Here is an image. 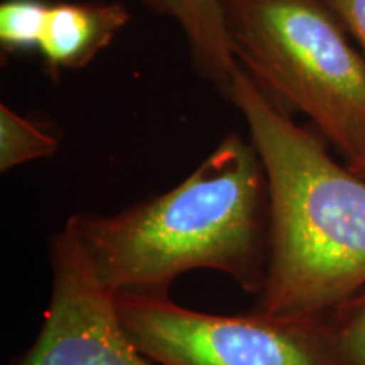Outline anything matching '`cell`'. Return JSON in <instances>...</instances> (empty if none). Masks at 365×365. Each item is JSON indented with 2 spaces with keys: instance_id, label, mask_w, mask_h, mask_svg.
I'll use <instances>...</instances> for the list:
<instances>
[{
  "instance_id": "3957f363",
  "label": "cell",
  "mask_w": 365,
  "mask_h": 365,
  "mask_svg": "<svg viewBox=\"0 0 365 365\" xmlns=\"http://www.w3.org/2000/svg\"><path fill=\"white\" fill-rule=\"evenodd\" d=\"M228 48L266 97L346 163L365 153V58L323 0H218Z\"/></svg>"
},
{
  "instance_id": "8fae6325",
  "label": "cell",
  "mask_w": 365,
  "mask_h": 365,
  "mask_svg": "<svg viewBox=\"0 0 365 365\" xmlns=\"http://www.w3.org/2000/svg\"><path fill=\"white\" fill-rule=\"evenodd\" d=\"M350 38L357 41L365 58V0H323Z\"/></svg>"
},
{
  "instance_id": "ba28073f",
  "label": "cell",
  "mask_w": 365,
  "mask_h": 365,
  "mask_svg": "<svg viewBox=\"0 0 365 365\" xmlns=\"http://www.w3.org/2000/svg\"><path fill=\"white\" fill-rule=\"evenodd\" d=\"M59 150V140L38 122L0 105V171L49 158Z\"/></svg>"
},
{
  "instance_id": "4fadbf2b",
  "label": "cell",
  "mask_w": 365,
  "mask_h": 365,
  "mask_svg": "<svg viewBox=\"0 0 365 365\" xmlns=\"http://www.w3.org/2000/svg\"><path fill=\"white\" fill-rule=\"evenodd\" d=\"M144 2L156 12L166 14V0H144Z\"/></svg>"
},
{
  "instance_id": "7a4b0ae2",
  "label": "cell",
  "mask_w": 365,
  "mask_h": 365,
  "mask_svg": "<svg viewBox=\"0 0 365 365\" xmlns=\"http://www.w3.org/2000/svg\"><path fill=\"white\" fill-rule=\"evenodd\" d=\"M227 98L267 180L269 264L257 309L328 317L365 289V180L333 161L240 66Z\"/></svg>"
},
{
  "instance_id": "52a82bcc",
  "label": "cell",
  "mask_w": 365,
  "mask_h": 365,
  "mask_svg": "<svg viewBox=\"0 0 365 365\" xmlns=\"http://www.w3.org/2000/svg\"><path fill=\"white\" fill-rule=\"evenodd\" d=\"M166 14L180 22L196 70L227 97L239 65L228 48L218 0H166Z\"/></svg>"
},
{
  "instance_id": "5b68a950",
  "label": "cell",
  "mask_w": 365,
  "mask_h": 365,
  "mask_svg": "<svg viewBox=\"0 0 365 365\" xmlns=\"http://www.w3.org/2000/svg\"><path fill=\"white\" fill-rule=\"evenodd\" d=\"M51 298L38 340L17 365H158L129 339L115 293L66 225L49 245Z\"/></svg>"
},
{
  "instance_id": "277c9868",
  "label": "cell",
  "mask_w": 365,
  "mask_h": 365,
  "mask_svg": "<svg viewBox=\"0 0 365 365\" xmlns=\"http://www.w3.org/2000/svg\"><path fill=\"white\" fill-rule=\"evenodd\" d=\"M129 339L158 365H344L328 317L203 313L170 294L117 293Z\"/></svg>"
},
{
  "instance_id": "7c38bea8",
  "label": "cell",
  "mask_w": 365,
  "mask_h": 365,
  "mask_svg": "<svg viewBox=\"0 0 365 365\" xmlns=\"http://www.w3.org/2000/svg\"><path fill=\"white\" fill-rule=\"evenodd\" d=\"M346 166H349L350 170L355 173V175L364 178V180H365V153L360 154L359 158L352 159V161L346 163Z\"/></svg>"
},
{
  "instance_id": "9c48e42d",
  "label": "cell",
  "mask_w": 365,
  "mask_h": 365,
  "mask_svg": "<svg viewBox=\"0 0 365 365\" xmlns=\"http://www.w3.org/2000/svg\"><path fill=\"white\" fill-rule=\"evenodd\" d=\"M51 4L44 0H6L0 6V44L6 53L39 49Z\"/></svg>"
},
{
  "instance_id": "8992f818",
  "label": "cell",
  "mask_w": 365,
  "mask_h": 365,
  "mask_svg": "<svg viewBox=\"0 0 365 365\" xmlns=\"http://www.w3.org/2000/svg\"><path fill=\"white\" fill-rule=\"evenodd\" d=\"M130 21L118 2L51 4L39 44L49 71L80 70L93 61Z\"/></svg>"
},
{
  "instance_id": "30bf717a",
  "label": "cell",
  "mask_w": 365,
  "mask_h": 365,
  "mask_svg": "<svg viewBox=\"0 0 365 365\" xmlns=\"http://www.w3.org/2000/svg\"><path fill=\"white\" fill-rule=\"evenodd\" d=\"M344 365H365V289L330 314Z\"/></svg>"
},
{
  "instance_id": "6da1fadb",
  "label": "cell",
  "mask_w": 365,
  "mask_h": 365,
  "mask_svg": "<svg viewBox=\"0 0 365 365\" xmlns=\"http://www.w3.org/2000/svg\"><path fill=\"white\" fill-rule=\"evenodd\" d=\"M113 293L170 294L191 271L227 274L261 294L269 264V196L252 143L228 134L166 193L112 215L66 220Z\"/></svg>"
}]
</instances>
